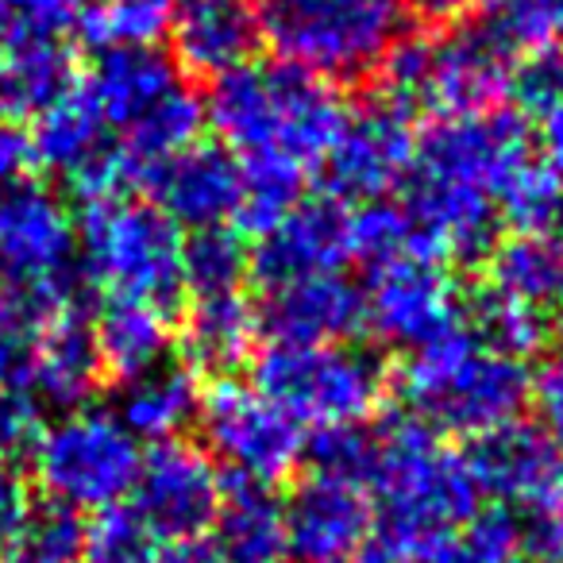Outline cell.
I'll list each match as a JSON object with an SVG mask.
<instances>
[{"label":"cell","instance_id":"f35d334b","mask_svg":"<svg viewBox=\"0 0 563 563\" xmlns=\"http://www.w3.org/2000/svg\"><path fill=\"white\" fill-rule=\"evenodd\" d=\"M47 317L55 313L16 298V294L0 298V390H32L35 344H40V329Z\"/></svg>","mask_w":563,"mask_h":563},{"label":"cell","instance_id":"d590c367","mask_svg":"<svg viewBox=\"0 0 563 563\" xmlns=\"http://www.w3.org/2000/svg\"><path fill=\"white\" fill-rule=\"evenodd\" d=\"M158 532L143 521L135 506H109L97 509L93 521L86 525V540H81V560L86 563H155Z\"/></svg>","mask_w":563,"mask_h":563},{"label":"cell","instance_id":"52a82bcc","mask_svg":"<svg viewBox=\"0 0 563 563\" xmlns=\"http://www.w3.org/2000/svg\"><path fill=\"white\" fill-rule=\"evenodd\" d=\"M255 386L306 429L363 424L386 394V367L360 344H266L255 355Z\"/></svg>","mask_w":563,"mask_h":563},{"label":"cell","instance_id":"ffe728a7","mask_svg":"<svg viewBox=\"0 0 563 563\" xmlns=\"http://www.w3.org/2000/svg\"><path fill=\"white\" fill-rule=\"evenodd\" d=\"M258 313L271 344H340L363 329V290L344 274L274 282Z\"/></svg>","mask_w":563,"mask_h":563},{"label":"cell","instance_id":"9a60e30c","mask_svg":"<svg viewBox=\"0 0 563 563\" xmlns=\"http://www.w3.org/2000/svg\"><path fill=\"white\" fill-rule=\"evenodd\" d=\"M132 494L135 509L158 532V540H197L217 521L224 478L205 448L166 440L143 455Z\"/></svg>","mask_w":563,"mask_h":563},{"label":"cell","instance_id":"8d00e7d4","mask_svg":"<svg viewBox=\"0 0 563 563\" xmlns=\"http://www.w3.org/2000/svg\"><path fill=\"white\" fill-rule=\"evenodd\" d=\"M243 194L235 209V224L243 232L266 235L306 194L309 174L290 170V166H266V163H240Z\"/></svg>","mask_w":563,"mask_h":563},{"label":"cell","instance_id":"f5cc1de1","mask_svg":"<svg viewBox=\"0 0 563 563\" xmlns=\"http://www.w3.org/2000/svg\"><path fill=\"white\" fill-rule=\"evenodd\" d=\"M471 4H486V9H494V12H498L501 4H506V0H471Z\"/></svg>","mask_w":563,"mask_h":563},{"label":"cell","instance_id":"d6986e66","mask_svg":"<svg viewBox=\"0 0 563 563\" xmlns=\"http://www.w3.org/2000/svg\"><path fill=\"white\" fill-rule=\"evenodd\" d=\"M352 263V212L336 197H301L251 251V271L274 282L306 278V274H336Z\"/></svg>","mask_w":563,"mask_h":563},{"label":"cell","instance_id":"44dd1931","mask_svg":"<svg viewBox=\"0 0 563 563\" xmlns=\"http://www.w3.org/2000/svg\"><path fill=\"white\" fill-rule=\"evenodd\" d=\"M89 101L97 104L101 120L112 135L132 132L140 120H147L158 104H166L186 81L178 78L170 58L155 47L147 51H101V63L81 81Z\"/></svg>","mask_w":563,"mask_h":563},{"label":"cell","instance_id":"b9f144b4","mask_svg":"<svg viewBox=\"0 0 563 563\" xmlns=\"http://www.w3.org/2000/svg\"><path fill=\"white\" fill-rule=\"evenodd\" d=\"M521 525V555H529V563H563V506L529 509L517 517Z\"/></svg>","mask_w":563,"mask_h":563},{"label":"cell","instance_id":"7bdbcfd3","mask_svg":"<svg viewBox=\"0 0 563 563\" xmlns=\"http://www.w3.org/2000/svg\"><path fill=\"white\" fill-rule=\"evenodd\" d=\"M40 429V409H35V401L27 394L0 390V460L32 452Z\"/></svg>","mask_w":563,"mask_h":563},{"label":"cell","instance_id":"d6a6232c","mask_svg":"<svg viewBox=\"0 0 563 563\" xmlns=\"http://www.w3.org/2000/svg\"><path fill=\"white\" fill-rule=\"evenodd\" d=\"M471 332L483 340L486 347L501 355H514V360H529L544 347L548 340V313L544 309L521 306L514 298H501L494 290H483L471 306Z\"/></svg>","mask_w":563,"mask_h":563},{"label":"cell","instance_id":"e0dca14e","mask_svg":"<svg viewBox=\"0 0 563 563\" xmlns=\"http://www.w3.org/2000/svg\"><path fill=\"white\" fill-rule=\"evenodd\" d=\"M140 189L166 220L205 232V228H224L228 220H235L243 170L232 151L217 143H194L151 166L140 178Z\"/></svg>","mask_w":563,"mask_h":563},{"label":"cell","instance_id":"60d3db41","mask_svg":"<svg viewBox=\"0 0 563 563\" xmlns=\"http://www.w3.org/2000/svg\"><path fill=\"white\" fill-rule=\"evenodd\" d=\"M313 460V475L347 478V483L367 486L371 463H375V429L367 424H344V429H321L306 444Z\"/></svg>","mask_w":563,"mask_h":563},{"label":"cell","instance_id":"ab89813d","mask_svg":"<svg viewBox=\"0 0 563 563\" xmlns=\"http://www.w3.org/2000/svg\"><path fill=\"white\" fill-rule=\"evenodd\" d=\"M494 35L514 55H548L563 40V0H506Z\"/></svg>","mask_w":563,"mask_h":563},{"label":"cell","instance_id":"4dcf8cb0","mask_svg":"<svg viewBox=\"0 0 563 563\" xmlns=\"http://www.w3.org/2000/svg\"><path fill=\"white\" fill-rule=\"evenodd\" d=\"M251 271V251L232 228H205L181 243V286L194 298L240 294Z\"/></svg>","mask_w":563,"mask_h":563},{"label":"cell","instance_id":"8992f818","mask_svg":"<svg viewBox=\"0 0 563 563\" xmlns=\"http://www.w3.org/2000/svg\"><path fill=\"white\" fill-rule=\"evenodd\" d=\"M78 224L81 271L109 298L147 301L170 313L181 286V232L151 201L112 194L86 201Z\"/></svg>","mask_w":563,"mask_h":563},{"label":"cell","instance_id":"8fae6325","mask_svg":"<svg viewBox=\"0 0 563 563\" xmlns=\"http://www.w3.org/2000/svg\"><path fill=\"white\" fill-rule=\"evenodd\" d=\"M363 324L383 344L406 352L460 329L463 309L444 263L429 255H401L371 266L363 286Z\"/></svg>","mask_w":563,"mask_h":563},{"label":"cell","instance_id":"f907efd6","mask_svg":"<svg viewBox=\"0 0 563 563\" xmlns=\"http://www.w3.org/2000/svg\"><path fill=\"white\" fill-rule=\"evenodd\" d=\"M352 563H406V560H401V555L394 552L390 544H383L378 537H371L367 544H363L360 552L352 555Z\"/></svg>","mask_w":563,"mask_h":563},{"label":"cell","instance_id":"6da1fadb","mask_svg":"<svg viewBox=\"0 0 563 563\" xmlns=\"http://www.w3.org/2000/svg\"><path fill=\"white\" fill-rule=\"evenodd\" d=\"M347 109L329 81L286 63H243L217 78L205 120L235 163L317 170L344 124Z\"/></svg>","mask_w":563,"mask_h":563},{"label":"cell","instance_id":"836d02e7","mask_svg":"<svg viewBox=\"0 0 563 563\" xmlns=\"http://www.w3.org/2000/svg\"><path fill=\"white\" fill-rule=\"evenodd\" d=\"M81 540H86L81 514L47 501V506H32L16 537L0 548V563H78Z\"/></svg>","mask_w":563,"mask_h":563},{"label":"cell","instance_id":"ac0fdd59","mask_svg":"<svg viewBox=\"0 0 563 563\" xmlns=\"http://www.w3.org/2000/svg\"><path fill=\"white\" fill-rule=\"evenodd\" d=\"M467 467L475 475L478 494L494 498L501 509L517 506L521 514L560 501L563 455L540 424L509 421L471 444Z\"/></svg>","mask_w":563,"mask_h":563},{"label":"cell","instance_id":"f1b7e54d","mask_svg":"<svg viewBox=\"0 0 563 563\" xmlns=\"http://www.w3.org/2000/svg\"><path fill=\"white\" fill-rule=\"evenodd\" d=\"M178 0H89L81 40L101 51H147L170 35Z\"/></svg>","mask_w":563,"mask_h":563},{"label":"cell","instance_id":"cb8c5ba5","mask_svg":"<svg viewBox=\"0 0 563 563\" xmlns=\"http://www.w3.org/2000/svg\"><path fill=\"white\" fill-rule=\"evenodd\" d=\"M93 344L101 355V371L112 383H135L147 371L163 367L174 347L170 313L147 301L109 298L93 321Z\"/></svg>","mask_w":563,"mask_h":563},{"label":"cell","instance_id":"74e56055","mask_svg":"<svg viewBox=\"0 0 563 563\" xmlns=\"http://www.w3.org/2000/svg\"><path fill=\"white\" fill-rule=\"evenodd\" d=\"M401 255H424L421 240L413 232V220L401 205L371 201L360 212H352V258H360L371 271V266Z\"/></svg>","mask_w":563,"mask_h":563},{"label":"cell","instance_id":"7402d4cb","mask_svg":"<svg viewBox=\"0 0 563 563\" xmlns=\"http://www.w3.org/2000/svg\"><path fill=\"white\" fill-rule=\"evenodd\" d=\"M174 55L178 66L201 78H224L251 63L258 43V16L247 0H186L174 12Z\"/></svg>","mask_w":563,"mask_h":563},{"label":"cell","instance_id":"2e32d148","mask_svg":"<svg viewBox=\"0 0 563 563\" xmlns=\"http://www.w3.org/2000/svg\"><path fill=\"white\" fill-rule=\"evenodd\" d=\"M290 563H352L375 537V506L367 486L309 475L282 506Z\"/></svg>","mask_w":563,"mask_h":563},{"label":"cell","instance_id":"e575fe53","mask_svg":"<svg viewBox=\"0 0 563 563\" xmlns=\"http://www.w3.org/2000/svg\"><path fill=\"white\" fill-rule=\"evenodd\" d=\"M517 555H521V525H517V514L494 506L471 514L421 563H517Z\"/></svg>","mask_w":563,"mask_h":563},{"label":"cell","instance_id":"484cf974","mask_svg":"<svg viewBox=\"0 0 563 563\" xmlns=\"http://www.w3.org/2000/svg\"><path fill=\"white\" fill-rule=\"evenodd\" d=\"M201 378L189 363H170L147 371L135 383H124L117 401V417L135 440L166 444L178 440L201 409Z\"/></svg>","mask_w":563,"mask_h":563},{"label":"cell","instance_id":"ee69618b","mask_svg":"<svg viewBox=\"0 0 563 563\" xmlns=\"http://www.w3.org/2000/svg\"><path fill=\"white\" fill-rule=\"evenodd\" d=\"M532 401L540 409V432L555 444V452L563 455V355L548 360L540 367V375L532 378Z\"/></svg>","mask_w":563,"mask_h":563},{"label":"cell","instance_id":"3957f363","mask_svg":"<svg viewBox=\"0 0 563 563\" xmlns=\"http://www.w3.org/2000/svg\"><path fill=\"white\" fill-rule=\"evenodd\" d=\"M398 390L409 417L432 432L478 440L501 424L521 421L532 375L521 360L486 347L467 324H460L409 352Z\"/></svg>","mask_w":563,"mask_h":563},{"label":"cell","instance_id":"277c9868","mask_svg":"<svg viewBox=\"0 0 563 563\" xmlns=\"http://www.w3.org/2000/svg\"><path fill=\"white\" fill-rule=\"evenodd\" d=\"M255 16L278 63L332 86L383 70L406 35L409 0H263Z\"/></svg>","mask_w":563,"mask_h":563},{"label":"cell","instance_id":"603a6c76","mask_svg":"<svg viewBox=\"0 0 563 563\" xmlns=\"http://www.w3.org/2000/svg\"><path fill=\"white\" fill-rule=\"evenodd\" d=\"M101 383L104 371L93 344V324L78 313V306L58 309L40 329L32 390L47 406L70 413V409H86L93 401V394L101 390Z\"/></svg>","mask_w":563,"mask_h":563},{"label":"cell","instance_id":"7a4b0ae2","mask_svg":"<svg viewBox=\"0 0 563 563\" xmlns=\"http://www.w3.org/2000/svg\"><path fill=\"white\" fill-rule=\"evenodd\" d=\"M367 486L378 540L406 563H421L448 532L478 514L483 501L467 455L448 448L440 432L409 413L375 429Z\"/></svg>","mask_w":563,"mask_h":563},{"label":"cell","instance_id":"4fadbf2b","mask_svg":"<svg viewBox=\"0 0 563 563\" xmlns=\"http://www.w3.org/2000/svg\"><path fill=\"white\" fill-rule=\"evenodd\" d=\"M413 128L394 101H371L347 112L324 155V178L336 201H383L413 170Z\"/></svg>","mask_w":563,"mask_h":563},{"label":"cell","instance_id":"681fc988","mask_svg":"<svg viewBox=\"0 0 563 563\" xmlns=\"http://www.w3.org/2000/svg\"><path fill=\"white\" fill-rule=\"evenodd\" d=\"M467 4L471 0H409V12H421V16L432 20V24H448V20L463 16Z\"/></svg>","mask_w":563,"mask_h":563},{"label":"cell","instance_id":"7dc6e473","mask_svg":"<svg viewBox=\"0 0 563 563\" xmlns=\"http://www.w3.org/2000/svg\"><path fill=\"white\" fill-rule=\"evenodd\" d=\"M540 128H537V140H540V163L563 181V89L537 112Z\"/></svg>","mask_w":563,"mask_h":563},{"label":"cell","instance_id":"f546056e","mask_svg":"<svg viewBox=\"0 0 563 563\" xmlns=\"http://www.w3.org/2000/svg\"><path fill=\"white\" fill-rule=\"evenodd\" d=\"M498 224L514 232H560L563 220V181L540 158H525L494 189Z\"/></svg>","mask_w":563,"mask_h":563},{"label":"cell","instance_id":"7c38bea8","mask_svg":"<svg viewBox=\"0 0 563 563\" xmlns=\"http://www.w3.org/2000/svg\"><path fill=\"white\" fill-rule=\"evenodd\" d=\"M529 155V132L514 112L498 109L483 112V117L437 120L417 140L409 178L478 189L494 201V189L501 186V178Z\"/></svg>","mask_w":563,"mask_h":563},{"label":"cell","instance_id":"4316f807","mask_svg":"<svg viewBox=\"0 0 563 563\" xmlns=\"http://www.w3.org/2000/svg\"><path fill=\"white\" fill-rule=\"evenodd\" d=\"M258 340V313L243 294H212L194 298L181 321V352L189 355V367L228 375L240 363L251 360Z\"/></svg>","mask_w":563,"mask_h":563},{"label":"cell","instance_id":"bcb514c9","mask_svg":"<svg viewBox=\"0 0 563 563\" xmlns=\"http://www.w3.org/2000/svg\"><path fill=\"white\" fill-rule=\"evenodd\" d=\"M35 163L32 135L16 124L12 117H0V194L16 181H24L27 166Z\"/></svg>","mask_w":563,"mask_h":563},{"label":"cell","instance_id":"30bf717a","mask_svg":"<svg viewBox=\"0 0 563 563\" xmlns=\"http://www.w3.org/2000/svg\"><path fill=\"white\" fill-rule=\"evenodd\" d=\"M205 452L232 483L274 486L290 478L306 460V429L282 406H274L255 383L217 378L197 409Z\"/></svg>","mask_w":563,"mask_h":563},{"label":"cell","instance_id":"816d5d0a","mask_svg":"<svg viewBox=\"0 0 563 563\" xmlns=\"http://www.w3.org/2000/svg\"><path fill=\"white\" fill-rule=\"evenodd\" d=\"M555 332H560V340H563V294H560V298H555Z\"/></svg>","mask_w":563,"mask_h":563},{"label":"cell","instance_id":"1f68e13d","mask_svg":"<svg viewBox=\"0 0 563 563\" xmlns=\"http://www.w3.org/2000/svg\"><path fill=\"white\" fill-rule=\"evenodd\" d=\"M89 0H0V51L74 47Z\"/></svg>","mask_w":563,"mask_h":563},{"label":"cell","instance_id":"d4e9b609","mask_svg":"<svg viewBox=\"0 0 563 563\" xmlns=\"http://www.w3.org/2000/svg\"><path fill=\"white\" fill-rule=\"evenodd\" d=\"M209 548L220 563H290L286 521H282V506L271 486H224Z\"/></svg>","mask_w":563,"mask_h":563},{"label":"cell","instance_id":"9c48e42d","mask_svg":"<svg viewBox=\"0 0 563 563\" xmlns=\"http://www.w3.org/2000/svg\"><path fill=\"white\" fill-rule=\"evenodd\" d=\"M78 224L63 197L40 181L0 194V282L32 306L58 313L74 306Z\"/></svg>","mask_w":563,"mask_h":563},{"label":"cell","instance_id":"83f0119b","mask_svg":"<svg viewBox=\"0 0 563 563\" xmlns=\"http://www.w3.org/2000/svg\"><path fill=\"white\" fill-rule=\"evenodd\" d=\"M486 290L544 309L563 294V235L514 232L486 255Z\"/></svg>","mask_w":563,"mask_h":563},{"label":"cell","instance_id":"5b68a950","mask_svg":"<svg viewBox=\"0 0 563 563\" xmlns=\"http://www.w3.org/2000/svg\"><path fill=\"white\" fill-rule=\"evenodd\" d=\"M386 89L398 109L429 112L437 120L498 112L514 93V51L494 32L401 35L383 63Z\"/></svg>","mask_w":563,"mask_h":563},{"label":"cell","instance_id":"db71d44e","mask_svg":"<svg viewBox=\"0 0 563 563\" xmlns=\"http://www.w3.org/2000/svg\"><path fill=\"white\" fill-rule=\"evenodd\" d=\"M560 506H563V490H560Z\"/></svg>","mask_w":563,"mask_h":563},{"label":"cell","instance_id":"ba28073f","mask_svg":"<svg viewBox=\"0 0 563 563\" xmlns=\"http://www.w3.org/2000/svg\"><path fill=\"white\" fill-rule=\"evenodd\" d=\"M32 467L51 501L74 509L120 506L135 490L143 467L140 440L104 409H70L32 444Z\"/></svg>","mask_w":563,"mask_h":563},{"label":"cell","instance_id":"c3c4849f","mask_svg":"<svg viewBox=\"0 0 563 563\" xmlns=\"http://www.w3.org/2000/svg\"><path fill=\"white\" fill-rule=\"evenodd\" d=\"M155 563H220V560H217V552L197 537V540H163Z\"/></svg>","mask_w":563,"mask_h":563},{"label":"cell","instance_id":"5bb4252c","mask_svg":"<svg viewBox=\"0 0 563 563\" xmlns=\"http://www.w3.org/2000/svg\"><path fill=\"white\" fill-rule=\"evenodd\" d=\"M27 135H32L35 163L70 178V186L81 194V201H97V197L128 194L132 189L117 140H112L109 124L101 120L97 104L89 101L81 81H74L51 109H43L35 117V132Z\"/></svg>","mask_w":563,"mask_h":563},{"label":"cell","instance_id":"f6af8a7d","mask_svg":"<svg viewBox=\"0 0 563 563\" xmlns=\"http://www.w3.org/2000/svg\"><path fill=\"white\" fill-rule=\"evenodd\" d=\"M27 514H32L27 478L20 475V467L12 460H0V548L16 537V529L24 525Z\"/></svg>","mask_w":563,"mask_h":563}]
</instances>
